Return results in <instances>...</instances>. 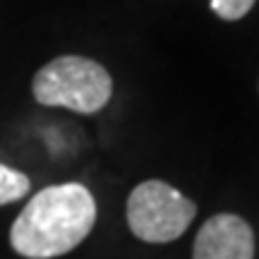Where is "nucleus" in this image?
I'll return each mask as SVG.
<instances>
[{
	"label": "nucleus",
	"instance_id": "obj_1",
	"mask_svg": "<svg viewBox=\"0 0 259 259\" xmlns=\"http://www.w3.org/2000/svg\"><path fill=\"white\" fill-rule=\"evenodd\" d=\"M96 202L79 183L44 187L10 228V245L19 257L53 259L67 254L92 233Z\"/></svg>",
	"mask_w": 259,
	"mask_h": 259
},
{
	"label": "nucleus",
	"instance_id": "obj_2",
	"mask_svg": "<svg viewBox=\"0 0 259 259\" xmlns=\"http://www.w3.org/2000/svg\"><path fill=\"white\" fill-rule=\"evenodd\" d=\"M31 92L41 106H60L92 115L111 101L113 79L92 58L60 56L38 70Z\"/></svg>",
	"mask_w": 259,
	"mask_h": 259
},
{
	"label": "nucleus",
	"instance_id": "obj_3",
	"mask_svg": "<svg viewBox=\"0 0 259 259\" xmlns=\"http://www.w3.org/2000/svg\"><path fill=\"white\" fill-rule=\"evenodd\" d=\"M197 206L163 180H144L127 197V226L144 242H173L190 228Z\"/></svg>",
	"mask_w": 259,
	"mask_h": 259
},
{
	"label": "nucleus",
	"instance_id": "obj_4",
	"mask_svg": "<svg viewBox=\"0 0 259 259\" xmlns=\"http://www.w3.org/2000/svg\"><path fill=\"white\" fill-rule=\"evenodd\" d=\"M192 259H254V233L235 213L206 219L194 238Z\"/></svg>",
	"mask_w": 259,
	"mask_h": 259
},
{
	"label": "nucleus",
	"instance_id": "obj_5",
	"mask_svg": "<svg viewBox=\"0 0 259 259\" xmlns=\"http://www.w3.org/2000/svg\"><path fill=\"white\" fill-rule=\"evenodd\" d=\"M29 187H31V183H29V178L24 173L0 163V206L27 197Z\"/></svg>",
	"mask_w": 259,
	"mask_h": 259
},
{
	"label": "nucleus",
	"instance_id": "obj_6",
	"mask_svg": "<svg viewBox=\"0 0 259 259\" xmlns=\"http://www.w3.org/2000/svg\"><path fill=\"white\" fill-rule=\"evenodd\" d=\"M257 0H211V10L226 22H238L242 19Z\"/></svg>",
	"mask_w": 259,
	"mask_h": 259
}]
</instances>
